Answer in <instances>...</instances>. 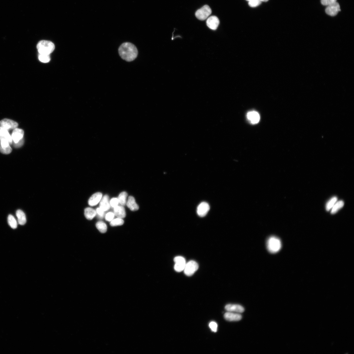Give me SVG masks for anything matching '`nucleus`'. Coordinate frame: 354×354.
Wrapping results in <instances>:
<instances>
[{"mask_svg":"<svg viewBox=\"0 0 354 354\" xmlns=\"http://www.w3.org/2000/svg\"><path fill=\"white\" fill-rule=\"evenodd\" d=\"M2 139H6L9 141L10 145L12 144L11 136L7 130L0 127V141Z\"/></svg>","mask_w":354,"mask_h":354,"instance_id":"17","label":"nucleus"},{"mask_svg":"<svg viewBox=\"0 0 354 354\" xmlns=\"http://www.w3.org/2000/svg\"><path fill=\"white\" fill-rule=\"evenodd\" d=\"M16 214L18 218V223L22 225L25 224L26 222V219L25 213L22 210H17Z\"/></svg>","mask_w":354,"mask_h":354,"instance_id":"20","label":"nucleus"},{"mask_svg":"<svg viewBox=\"0 0 354 354\" xmlns=\"http://www.w3.org/2000/svg\"><path fill=\"white\" fill-rule=\"evenodd\" d=\"M337 198L336 197L332 198L328 202L326 205V209L327 211H329L332 209L333 206L337 201Z\"/></svg>","mask_w":354,"mask_h":354,"instance_id":"26","label":"nucleus"},{"mask_svg":"<svg viewBox=\"0 0 354 354\" xmlns=\"http://www.w3.org/2000/svg\"><path fill=\"white\" fill-rule=\"evenodd\" d=\"M118 52L121 58L127 62H131L136 59L138 54L137 47L129 42L123 43L119 47Z\"/></svg>","mask_w":354,"mask_h":354,"instance_id":"1","label":"nucleus"},{"mask_svg":"<svg viewBox=\"0 0 354 354\" xmlns=\"http://www.w3.org/2000/svg\"><path fill=\"white\" fill-rule=\"evenodd\" d=\"M246 1H248L249 2L250 1H251V0H246Z\"/></svg>","mask_w":354,"mask_h":354,"instance_id":"38","label":"nucleus"},{"mask_svg":"<svg viewBox=\"0 0 354 354\" xmlns=\"http://www.w3.org/2000/svg\"><path fill=\"white\" fill-rule=\"evenodd\" d=\"M96 226L99 231L102 233H105L107 231V226L104 222L102 221L98 222L96 223Z\"/></svg>","mask_w":354,"mask_h":354,"instance_id":"25","label":"nucleus"},{"mask_svg":"<svg viewBox=\"0 0 354 354\" xmlns=\"http://www.w3.org/2000/svg\"><path fill=\"white\" fill-rule=\"evenodd\" d=\"M12 150L10 146L7 147H2L0 146V152L4 154H9L12 152Z\"/></svg>","mask_w":354,"mask_h":354,"instance_id":"29","label":"nucleus"},{"mask_svg":"<svg viewBox=\"0 0 354 354\" xmlns=\"http://www.w3.org/2000/svg\"><path fill=\"white\" fill-rule=\"evenodd\" d=\"M8 223L11 228L15 229L17 227L18 223L14 217L10 214L8 217Z\"/></svg>","mask_w":354,"mask_h":354,"instance_id":"24","label":"nucleus"},{"mask_svg":"<svg viewBox=\"0 0 354 354\" xmlns=\"http://www.w3.org/2000/svg\"><path fill=\"white\" fill-rule=\"evenodd\" d=\"M175 262L174 269L178 272H180L184 270L186 264V260L184 257L181 256H178L174 258Z\"/></svg>","mask_w":354,"mask_h":354,"instance_id":"7","label":"nucleus"},{"mask_svg":"<svg viewBox=\"0 0 354 354\" xmlns=\"http://www.w3.org/2000/svg\"><path fill=\"white\" fill-rule=\"evenodd\" d=\"M114 216L115 215L114 213L112 212H109L106 214L105 216V220L107 221L111 222L114 219Z\"/></svg>","mask_w":354,"mask_h":354,"instance_id":"34","label":"nucleus"},{"mask_svg":"<svg viewBox=\"0 0 354 354\" xmlns=\"http://www.w3.org/2000/svg\"><path fill=\"white\" fill-rule=\"evenodd\" d=\"M266 246L270 253H276L279 252L281 249V241L277 237H271L269 238L266 243Z\"/></svg>","mask_w":354,"mask_h":354,"instance_id":"3","label":"nucleus"},{"mask_svg":"<svg viewBox=\"0 0 354 354\" xmlns=\"http://www.w3.org/2000/svg\"><path fill=\"white\" fill-rule=\"evenodd\" d=\"M24 141L23 139L16 144H14V146L15 148H18L21 147L24 144Z\"/></svg>","mask_w":354,"mask_h":354,"instance_id":"36","label":"nucleus"},{"mask_svg":"<svg viewBox=\"0 0 354 354\" xmlns=\"http://www.w3.org/2000/svg\"><path fill=\"white\" fill-rule=\"evenodd\" d=\"M224 317L226 320L229 321H237L240 320L242 316L240 314L228 312L225 313Z\"/></svg>","mask_w":354,"mask_h":354,"instance_id":"13","label":"nucleus"},{"mask_svg":"<svg viewBox=\"0 0 354 354\" xmlns=\"http://www.w3.org/2000/svg\"><path fill=\"white\" fill-rule=\"evenodd\" d=\"M209 326L210 328L213 332H217L218 326L217 324L215 322H211L209 324Z\"/></svg>","mask_w":354,"mask_h":354,"instance_id":"33","label":"nucleus"},{"mask_svg":"<svg viewBox=\"0 0 354 354\" xmlns=\"http://www.w3.org/2000/svg\"><path fill=\"white\" fill-rule=\"evenodd\" d=\"M337 0H321L322 5L324 6H328L336 2Z\"/></svg>","mask_w":354,"mask_h":354,"instance_id":"31","label":"nucleus"},{"mask_svg":"<svg viewBox=\"0 0 354 354\" xmlns=\"http://www.w3.org/2000/svg\"><path fill=\"white\" fill-rule=\"evenodd\" d=\"M124 223V221L122 220V219L117 218L113 219L112 221H111L110 225L114 227L121 226Z\"/></svg>","mask_w":354,"mask_h":354,"instance_id":"27","label":"nucleus"},{"mask_svg":"<svg viewBox=\"0 0 354 354\" xmlns=\"http://www.w3.org/2000/svg\"><path fill=\"white\" fill-rule=\"evenodd\" d=\"M210 206L206 202H202L198 206L197 213L199 216L203 217H205L207 213L210 210Z\"/></svg>","mask_w":354,"mask_h":354,"instance_id":"10","label":"nucleus"},{"mask_svg":"<svg viewBox=\"0 0 354 354\" xmlns=\"http://www.w3.org/2000/svg\"><path fill=\"white\" fill-rule=\"evenodd\" d=\"M84 215L87 220H91L96 216V211L91 208H87L85 209Z\"/></svg>","mask_w":354,"mask_h":354,"instance_id":"21","label":"nucleus"},{"mask_svg":"<svg viewBox=\"0 0 354 354\" xmlns=\"http://www.w3.org/2000/svg\"><path fill=\"white\" fill-rule=\"evenodd\" d=\"M114 213L117 218L122 219L125 218L126 216L125 209L122 206H118L114 208Z\"/></svg>","mask_w":354,"mask_h":354,"instance_id":"18","label":"nucleus"},{"mask_svg":"<svg viewBox=\"0 0 354 354\" xmlns=\"http://www.w3.org/2000/svg\"><path fill=\"white\" fill-rule=\"evenodd\" d=\"M220 24V21L215 16H212L209 18L207 21V25L211 29L216 30Z\"/></svg>","mask_w":354,"mask_h":354,"instance_id":"11","label":"nucleus"},{"mask_svg":"<svg viewBox=\"0 0 354 354\" xmlns=\"http://www.w3.org/2000/svg\"><path fill=\"white\" fill-rule=\"evenodd\" d=\"M261 3L260 0H251L249 1V5L252 7H255L260 5Z\"/></svg>","mask_w":354,"mask_h":354,"instance_id":"30","label":"nucleus"},{"mask_svg":"<svg viewBox=\"0 0 354 354\" xmlns=\"http://www.w3.org/2000/svg\"><path fill=\"white\" fill-rule=\"evenodd\" d=\"M344 205V202L343 201H337L332 209L331 213L332 214L336 213L339 210L342 208Z\"/></svg>","mask_w":354,"mask_h":354,"instance_id":"22","label":"nucleus"},{"mask_svg":"<svg viewBox=\"0 0 354 354\" xmlns=\"http://www.w3.org/2000/svg\"><path fill=\"white\" fill-rule=\"evenodd\" d=\"M97 214L99 217L103 218L104 216V211L100 208H98L96 210Z\"/></svg>","mask_w":354,"mask_h":354,"instance_id":"35","label":"nucleus"},{"mask_svg":"<svg viewBox=\"0 0 354 354\" xmlns=\"http://www.w3.org/2000/svg\"><path fill=\"white\" fill-rule=\"evenodd\" d=\"M341 11L339 4L336 2L328 6L325 9L326 14L331 16L336 15Z\"/></svg>","mask_w":354,"mask_h":354,"instance_id":"8","label":"nucleus"},{"mask_svg":"<svg viewBox=\"0 0 354 354\" xmlns=\"http://www.w3.org/2000/svg\"><path fill=\"white\" fill-rule=\"evenodd\" d=\"M260 1H261V2H268V1H269V0H260Z\"/></svg>","mask_w":354,"mask_h":354,"instance_id":"37","label":"nucleus"},{"mask_svg":"<svg viewBox=\"0 0 354 354\" xmlns=\"http://www.w3.org/2000/svg\"><path fill=\"white\" fill-rule=\"evenodd\" d=\"M247 117L250 122L253 124H257L260 119L259 114L255 111L249 112L247 114Z\"/></svg>","mask_w":354,"mask_h":354,"instance_id":"14","label":"nucleus"},{"mask_svg":"<svg viewBox=\"0 0 354 354\" xmlns=\"http://www.w3.org/2000/svg\"><path fill=\"white\" fill-rule=\"evenodd\" d=\"M18 123L11 119H4L0 121V127L7 130H14L17 128L18 126Z\"/></svg>","mask_w":354,"mask_h":354,"instance_id":"6","label":"nucleus"},{"mask_svg":"<svg viewBox=\"0 0 354 354\" xmlns=\"http://www.w3.org/2000/svg\"><path fill=\"white\" fill-rule=\"evenodd\" d=\"M99 206L100 208L104 212L110 209V205L109 202V197L108 195H106L102 198Z\"/></svg>","mask_w":354,"mask_h":354,"instance_id":"16","label":"nucleus"},{"mask_svg":"<svg viewBox=\"0 0 354 354\" xmlns=\"http://www.w3.org/2000/svg\"><path fill=\"white\" fill-rule=\"evenodd\" d=\"M212 10L208 5H205L196 12V17L201 21L205 20L211 14Z\"/></svg>","mask_w":354,"mask_h":354,"instance_id":"4","label":"nucleus"},{"mask_svg":"<svg viewBox=\"0 0 354 354\" xmlns=\"http://www.w3.org/2000/svg\"><path fill=\"white\" fill-rule=\"evenodd\" d=\"M37 48L39 54L50 55L54 50L55 46L51 41L43 40L38 43Z\"/></svg>","mask_w":354,"mask_h":354,"instance_id":"2","label":"nucleus"},{"mask_svg":"<svg viewBox=\"0 0 354 354\" xmlns=\"http://www.w3.org/2000/svg\"><path fill=\"white\" fill-rule=\"evenodd\" d=\"M38 59L40 61L45 63L48 62L50 61V55L39 54Z\"/></svg>","mask_w":354,"mask_h":354,"instance_id":"28","label":"nucleus"},{"mask_svg":"<svg viewBox=\"0 0 354 354\" xmlns=\"http://www.w3.org/2000/svg\"><path fill=\"white\" fill-rule=\"evenodd\" d=\"M24 135V131L21 129L16 128L13 130L11 137L14 144H16L23 139Z\"/></svg>","mask_w":354,"mask_h":354,"instance_id":"9","label":"nucleus"},{"mask_svg":"<svg viewBox=\"0 0 354 354\" xmlns=\"http://www.w3.org/2000/svg\"><path fill=\"white\" fill-rule=\"evenodd\" d=\"M110 205L113 207L114 208L118 206L119 203L118 198H112L110 201Z\"/></svg>","mask_w":354,"mask_h":354,"instance_id":"32","label":"nucleus"},{"mask_svg":"<svg viewBox=\"0 0 354 354\" xmlns=\"http://www.w3.org/2000/svg\"><path fill=\"white\" fill-rule=\"evenodd\" d=\"M225 309L228 312L242 313L244 311V309L242 306L237 304H229L226 305Z\"/></svg>","mask_w":354,"mask_h":354,"instance_id":"12","label":"nucleus"},{"mask_svg":"<svg viewBox=\"0 0 354 354\" xmlns=\"http://www.w3.org/2000/svg\"><path fill=\"white\" fill-rule=\"evenodd\" d=\"M198 265L197 262L193 260L190 261L186 263L184 272L188 276H192L198 269Z\"/></svg>","mask_w":354,"mask_h":354,"instance_id":"5","label":"nucleus"},{"mask_svg":"<svg viewBox=\"0 0 354 354\" xmlns=\"http://www.w3.org/2000/svg\"><path fill=\"white\" fill-rule=\"evenodd\" d=\"M102 193H97L93 195L89 198L88 204L91 206H94L97 205L100 202L102 198Z\"/></svg>","mask_w":354,"mask_h":354,"instance_id":"15","label":"nucleus"},{"mask_svg":"<svg viewBox=\"0 0 354 354\" xmlns=\"http://www.w3.org/2000/svg\"><path fill=\"white\" fill-rule=\"evenodd\" d=\"M128 194L125 192H123L119 194L118 197L119 203L122 206H125L127 203V198Z\"/></svg>","mask_w":354,"mask_h":354,"instance_id":"23","label":"nucleus"},{"mask_svg":"<svg viewBox=\"0 0 354 354\" xmlns=\"http://www.w3.org/2000/svg\"><path fill=\"white\" fill-rule=\"evenodd\" d=\"M126 205L131 210L135 211L139 209V206L136 203L134 198L132 196H129Z\"/></svg>","mask_w":354,"mask_h":354,"instance_id":"19","label":"nucleus"}]
</instances>
